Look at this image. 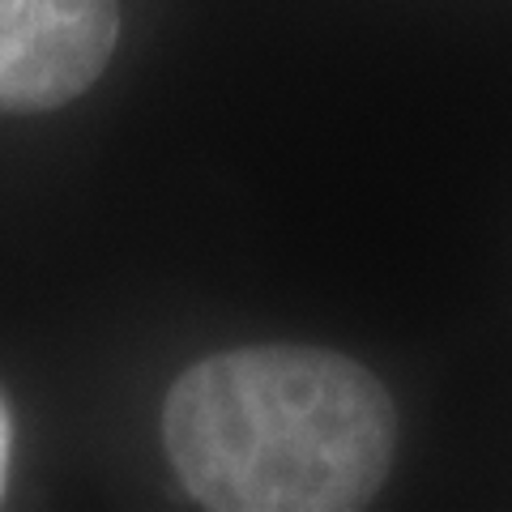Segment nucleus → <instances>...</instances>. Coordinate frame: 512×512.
I'll use <instances>...</instances> for the list:
<instances>
[{"label": "nucleus", "instance_id": "obj_1", "mask_svg": "<svg viewBox=\"0 0 512 512\" xmlns=\"http://www.w3.org/2000/svg\"><path fill=\"white\" fill-rule=\"evenodd\" d=\"M163 444L205 508L346 512L389 478L397 414L384 384L338 350L244 346L171 384Z\"/></svg>", "mask_w": 512, "mask_h": 512}, {"label": "nucleus", "instance_id": "obj_2", "mask_svg": "<svg viewBox=\"0 0 512 512\" xmlns=\"http://www.w3.org/2000/svg\"><path fill=\"white\" fill-rule=\"evenodd\" d=\"M120 0H0V111H52L99 82Z\"/></svg>", "mask_w": 512, "mask_h": 512}, {"label": "nucleus", "instance_id": "obj_3", "mask_svg": "<svg viewBox=\"0 0 512 512\" xmlns=\"http://www.w3.org/2000/svg\"><path fill=\"white\" fill-rule=\"evenodd\" d=\"M9 444H13L9 414H5V406H0V495H5V483H9Z\"/></svg>", "mask_w": 512, "mask_h": 512}]
</instances>
